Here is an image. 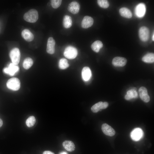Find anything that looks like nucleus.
<instances>
[{"mask_svg": "<svg viewBox=\"0 0 154 154\" xmlns=\"http://www.w3.org/2000/svg\"><path fill=\"white\" fill-rule=\"evenodd\" d=\"M38 17L37 11L35 9H32L25 13L24 19L27 22L34 23L37 20Z\"/></svg>", "mask_w": 154, "mask_h": 154, "instance_id": "1", "label": "nucleus"}, {"mask_svg": "<svg viewBox=\"0 0 154 154\" xmlns=\"http://www.w3.org/2000/svg\"><path fill=\"white\" fill-rule=\"evenodd\" d=\"M78 54V51L77 49L72 46H69L65 49L64 55L66 58L69 59L75 58Z\"/></svg>", "mask_w": 154, "mask_h": 154, "instance_id": "2", "label": "nucleus"}, {"mask_svg": "<svg viewBox=\"0 0 154 154\" xmlns=\"http://www.w3.org/2000/svg\"><path fill=\"white\" fill-rule=\"evenodd\" d=\"M7 87L14 91L17 90L20 87V82L19 79L16 78H12L9 79L6 84Z\"/></svg>", "mask_w": 154, "mask_h": 154, "instance_id": "3", "label": "nucleus"}, {"mask_svg": "<svg viewBox=\"0 0 154 154\" xmlns=\"http://www.w3.org/2000/svg\"><path fill=\"white\" fill-rule=\"evenodd\" d=\"M9 56L13 63L17 65L20 60V52L19 48H15L10 52Z\"/></svg>", "mask_w": 154, "mask_h": 154, "instance_id": "4", "label": "nucleus"}, {"mask_svg": "<svg viewBox=\"0 0 154 154\" xmlns=\"http://www.w3.org/2000/svg\"><path fill=\"white\" fill-rule=\"evenodd\" d=\"M19 69L18 66L12 63H10L7 67L4 68L3 71L5 74L11 76H13L18 72Z\"/></svg>", "mask_w": 154, "mask_h": 154, "instance_id": "5", "label": "nucleus"}, {"mask_svg": "<svg viewBox=\"0 0 154 154\" xmlns=\"http://www.w3.org/2000/svg\"><path fill=\"white\" fill-rule=\"evenodd\" d=\"M132 139L135 141L140 140L143 136V132L141 129L136 128L133 129L130 133Z\"/></svg>", "mask_w": 154, "mask_h": 154, "instance_id": "6", "label": "nucleus"}, {"mask_svg": "<svg viewBox=\"0 0 154 154\" xmlns=\"http://www.w3.org/2000/svg\"><path fill=\"white\" fill-rule=\"evenodd\" d=\"M139 36L140 39L143 41H146L149 39V30L146 27L143 26L141 27L139 32Z\"/></svg>", "mask_w": 154, "mask_h": 154, "instance_id": "7", "label": "nucleus"}, {"mask_svg": "<svg viewBox=\"0 0 154 154\" xmlns=\"http://www.w3.org/2000/svg\"><path fill=\"white\" fill-rule=\"evenodd\" d=\"M108 104L106 102H99L94 105L91 108V110L94 113H97L99 111L106 108L108 106Z\"/></svg>", "mask_w": 154, "mask_h": 154, "instance_id": "8", "label": "nucleus"}, {"mask_svg": "<svg viewBox=\"0 0 154 154\" xmlns=\"http://www.w3.org/2000/svg\"><path fill=\"white\" fill-rule=\"evenodd\" d=\"M146 12L145 5L140 3L136 6L135 9V13L136 16L139 18L142 17L144 15Z\"/></svg>", "mask_w": 154, "mask_h": 154, "instance_id": "9", "label": "nucleus"}, {"mask_svg": "<svg viewBox=\"0 0 154 154\" xmlns=\"http://www.w3.org/2000/svg\"><path fill=\"white\" fill-rule=\"evenodd\" d=\"M139 96L142 100L145 102H148L150 100V98L147 92L146 88L144 87H141L139 90Z\"/></svg>", "mask_w": 154, "mask_h": 154, "instance_id": "10", "label": "nucleus"}, {"mask_svg": "<svg viewBox=\"0 0 154 154\" xmlns=\"http://www.w3.org/2000/svg\"><path fill=\"white\" fill-rule=\"evenodd\" d=\"M80 9V5L76 1H73L70 3L68 8V10L74 14L78 13L79 12Z\"/></svg>", "mask_w": 154, "mask_h": 154, "instance_id": "11", "label": "nucleus"}, {"mask_svg": "<svg viewBox=\"0 0 154 154\" xmlns=\"http://www.w3.org/2000/svg\"><path fill=\"white\" fill-rule=\"evenodd\" d=\"M102 129L105 135L109 136H112L115 134V130L111 127L106 123L102 125Z\"/></svg>", "mask_w": 154, "mask_h": 154, "instance_id": "12", "label": "nucleus"}, {"mask_svg": "<svg viewBox=\"0 0 154 154\" xmlns=\"http://www.w3.org/2000/svg\"><path fill=\"white\" fill-rule=\"evenodd\" d=\"M127 62L126 59L123 57L117 56L114 58L112 60V64L115 66H123L125 65Z\"/></svg>", "mask_w": 154, "mask_h": 154, "instance_id": "13", "label": "nucleus"}, {"mask_svg": "<svg viewBox=\"0 0 154 154\" xmlns=\"http://www.w3.org/2000/svg\"><path fill=\"white\" fill-rule=\"evenodd\" d=\"M55 42L52 37H49L47 40L46 51L48 53L52 54L55 52Z\"/></svg>", "mask_w": 154, "mask_h": 154, "instance_id": "14", "label": "nucleus"}, {"mask_svg": "<svg viewBox=\"0 0 154 154\" xmlns=\"http://www.w3.org/2000/svg\"><path fill=\"white\" fill-rule=\"evenodd\" d=\"M94 23L93 19L91 17L86 16L83 18L81 23L82 27L87 29L92 26Z\"/></svg>", "mask_w": 154, "mask_h": 154, "instance_id": "15", "label": "nucleus"}, {"mask_svg": "<svg viewBox=\"0 0 154 154\" xmlns=\"http://www.w3.org/2000/svg\"><path fill=\"white\" fill-rule=\"evenodd\" d=\"M82 76L83 80L87 81L91 78L92 73L90 68L88 67H84L82 69Z\"/></svg>", "mask_w": 154, "mask_h": 154, "instance_id": "16", "label": "nucleus"}, {"mask_svg": "<svg viewBox=\"0 0 154 154\" xmlns=\"http://www.w3.org/2000/svg\"><path fill=\"white\" fill-rule=\"evenodd\" d=\"M22 37L27 41H31L34 39V35L28 29H25L21 33Z\"/></svg>", "mask_w": 154, "mask_h": 154, "instance_id": "17", "label": "nucleus"}, {"mask_svg": "<svg viewBox=\"0 0 154 154\" xmlns=\"http://www.w3.org/2000/svg\"><path fill=\"white\" fill-rule=\"evenodd\" d=\"M136 88H132L128 90L127 94L125 96V98L127 100H129L132 98H135L137 97L138 94L136 92Z\"/></svg>", "mask_w": 154, "mask_h": 154, "instance_id": "18", "label": "nucleus"}, {"mask_svg": "<svg viewBox=\"0 0 154 154\" xmlns=\"http://www.w3.org/2000/svg\"><path fill=\"white\" fill-rule=\"evenodd\" d=\"M62 145L66 150L70 152L72 151L75 149V146L74 143L70 141H65L63 142Z\"/></svg>", "mask_w": 154, "mask_h": 154, "instance_id": "19", "label": "nucleus"}, {"mask_svg": "<svg viewBox=\"0 0 154 154\" xmlns=\"http://www.w3.org/2000/svg\"><path fill=\"white\" fill-rule=\"evenodd\" d=\"M119 13L122 17L127 18H130L132 17V13L131 11L126 7H122L119 10Z\"/></svg>", "mask_w": 154, "mask_h": 154, "instance_id": "20", "label": "nucleus"}, {"mask_svg": "<svg viewBox=\"0 0 154 154\" xmlns=\"http://www.w3.org/2000/svg\"><path fill=\"white\" fill-rule=\"evenodd\" d=\"M72 23V20L71 17L68 15L64 16L63 19V25L65 28L68 29L70 27Z\"/></svg>", "mask_w": 154, "mask_h": 154, "instance_id": "21", "label": "nucleus"}, {"mask_svg": "<svg viewBox=\"0 0 154 154\" xmlns=\"http://www.w3.org/2000/svg\"><path fill=\"white\" fill-rule=\"evenodd\" d=\"M103 46V44L102 42L100 40H97L92 44L91 48L94 52H98Z\"/></svg>", "mask_w": 154, "mask_h": 154, "instance_id": "22", "label": "nucleus"}, {"mask_svg": "<svg viewBox=\"0 0 154 154\" xmlns=\"http://www.w3.org/2000/svg\"><path fill=\"white\" fill-rule=\"evenodd\" d=\"M144 62L148 63H153L154 61V54L152 53H148L144 55L142 58Z\"/></svg>", "mask_w": 154, "mask_h": 154, "instance_id": "23", "label": "nucleus"}, {"mask_svg": "<svg viewBox=\"0 0 154 154\" xmlns=\"http://www.w3.org/2000/svg\"><path fill=\"white\" fill-rule=\"evenodd\" d=\"M33 61L30 58H26L24 60L23 66V67L25 69H29L33 64Z\"/></svg>", "mask_w": 154, "mask_h": 154, "instance_id": "24", "label": "nucleus"}, {"mask_svg": "<svg viewBox=\"0 0 154 154\" xmlns=\"http://www.w3.org/2000/svg\"><path fill=\"white\" fill-rule=\"evenodd\" d=\"M58 66L60 68L64 69L69 66L67 60L64 58L60 59L58 63Z\"/></svg>", "mask_w": 154, "mask_h": 154, "instance_id": "25", "label": "nucleus"}, {"mask_svg": "<svg viewBox=\"0 0 154 154\" xmlns=\"http://www.w3.org/2000/svg\"><path fill=\"white\" fill-rule=\"evenodd\" d=\"M36 122V119L33 116L29 117L27 119L26 123L27 125L29 127H32L35 124Z\"/></svg>", "mask_w": 154, "mask_h": 154, "instance_id": "26", "label": "nucleus"}, {"mask_svg": "<svg viewBox=\"0 0 154 154\" xmlns=\"http://www.w3.org/2000/svg\"><path fill=\"white\" fill-rule=\"evenodd\" d=\"M97 3L100 7L103 8H107L109 6V2L106 0H98Z\"/></svg>", "mask_w": 154, "mask_h": 154, "instance_id": "27", "label": "nucleus"}, {"mask_svg": "<svg viewBox=\"0 0 154 154\" xmlns=\"http://www.w3.org/2000/svg\"><path fill=\"white\" fill-rule=\"evenodd\" d=\"M50 1L51 5L54 9H56L59 7L62 1L61 0H52Z\"/></svg>", "mask_w": 154, "mask_h": 154, "instance_id": "28", "label": "nucleus"}, {"mask_svg": "<svg viewBox=\"0 0 154 154\" xmlns=\"http://www.w3.org/2000/svg\"><path fill=\"white\" fill-rule=\"evenodd\" d=\"M43 154H54L53 153L49 151H45L43 153Z\"/></svg>", "mask_w": 154, "mask_h": 154, "instance_id": "29", "label": "nucleus"}, {"mask_svg": "<svg viewBox=\"0 0 154 154\" xmlns=\"http://www.w3.org/2000/svg\"><path fill=\"white\" fill-rule=\"evenodd\" d=\"M3 122L2 120L0 118V127H1L3 125Z\"/></svg>", "mask_w": 154, "mask_h": 154, "instance_id": "30", "label": "nucleus"}, {"mask_svg": "<svg viewBox=\"0 0 154 154\" xmlns=\"http://www.w3.org/2000/svg\"><path fill=\"white\" fill-rule=\"evenodd\" d=\"M59 154H68V153L65 151H62L60 152Z\"/></svg>", "mask_w": 154, "mask_h": 154, "instance_id": "31", "label": "nucleus"}, {"mask_svg": "<svg viewBox=\"0 0 154 154\" xmlns=\"http://www.w3.org/2000/svg\"><path fill=\"white\" fill-rule=\"evenodd\" d=\"M154 33H153V36H152V40H153V41L154 40Z\"/></svg>", "mask_w": 154, "mask_h": 154, "instance_id": "32", "label": "nucleus"}]
</instances>
